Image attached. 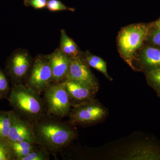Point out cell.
I'll list each match as a JSON object with an SVG mask.
<instances>
[{
	"mask_svg": "<svg viewBox=\"0 0 160 160\" xmlns=\"http://www.w3.org/2000/svg\"><path fill=\"white\" fill-rule=\"evenodd\" d=\"M59 118L46 114L33 125L38 145L49 152L61 151L77 137L73 126Z\"/></svg>",
	"mask_w": 160,
	"mask_h": 160,
	"instance_id": "6da1fadb",
	"label": "cell"
},
{
	"mask_svg": "<svg viewBox=\"0 0 160 160\" xmlns=\"http://www.w3.org/2000/svg\"><path fill=\"white\" fill-rule=\"evenodd\" d=\"M9 102L15 112L32 125L47 114L43 99L25 84L15 85L9 95Z\"/></svg>",
	"mask_w": 160,
	"mask_h": 160,
	"instance_id": "7a4b0ae2",
	"label": "cell"
},
{
	"mask_svg": "<svg viewBox=\"0 0 160 160\" xmlns=\"http://www.w3.org/2000/svg\"><path fill=\"white\" fill-rule=\"evenodd\" d=\"M150 29L149 25L133 24L123 28L119 33L118 41L120 54L132 69H135L133 62L137 51L147 40Z\"/></svg>",
	"mask_w": 160,
	"mask_h": 160,
	"instance_id": "3957f363",
	"label": "cell"
},
{
	"mask_svg": "<svg viewBox=\"0 0 160 160\" xmlns=\"http://www.w3.org/2000/svg\"><path fill=\"white\" fill-rule=\"evenodd\" d=\"M43 94L47 114L59 118L69 116L72 106L63 82L52 83Z\"/></svg>",
	"mask_w": 160,
	"mask_h": 160,
	"instance_id": "277c9868",
	"label": "cell"
},
{
	"mask_svg": "<svg viewBox=\"0 0 160 160\" xmlns=\"http://www.w3.org/2000/svg\"><path fill=\"white\" fill-rule=\"evenodd\" d=\"M72 107L69 115V123L73 126L92 125L107 115L106 108L94 98Z\"/></svg>",
	"mask_w": 160,
	"mask_h": 160,
	"instance_id": "5b68a950",
	"label": "cell"
},
{
	"mask_svg": "<svg viewBox=\"0 0 160 160\" xmlns=\"http://www.w3.org/2000/svg\"><path fill=\"white\" fill-rule=\"evenodd\" d=\"M51 67L46 55H39L33 60L25 85L41 95L52 84Z\"/></svg>",
	"mask_w": 160,
	"mask_h": 160,
	"instance_id": "8992f818",
	"label": "cell"
},
{
	"mask_svg": "<svg viewBox=\"0 0 160 160\" xmlns=\"http://www.w3.org/2000/svg\"><path fill=\"white\" fill-rule=\"evenodd\" d=\"M32 62L29 52L25 49L16 50L11 55L7 61L6 70L13 86L25 84Z\"/></svg>",
	"mask_w": 160,
	"mask_h": 160,
	"instance_id": "52a82bcc",
	"label": "cell"
},
{
	"mask_svg": "<svg viewBox=\"0 0 160 160\" xmlns=\"http://www.w3.org/2000/svg\"><path fill=\"white\" fill-rule=\"evenodd\" d=\"M71 58L67 79L88 86L97 92L99 89L98 83L89 69L85 58L81 55Z\"/></svg>",
	"mask_w": 160,
	"mask_h": 160,
	"instance_id": "ba28073f",
	"label": "cell"
},
{
	"mask_svg": "<svg viewBox=\"0 0 160 160\" xmlns=\"http://www.w3.org/2000/svg\"><path fill=\"white\" fill-rule=\"evenodd\" d=\"M22 141L37 144L33 125L21 118L12 111L11 127L7 142L10 144Z\"/></svg>",
	"mask_w": 160,
	"mask_h": 160,
	"instance_id": "9c48e42d",
	"label": "cell"
},
{
	"mask_svg": "<svg viewBox=\"0 0 160 160\" xmlns=\"http://www.w3.org/2000/svg\"><path fill=\"white\" fill-rule=\"evenodd\" d=\"M46 56L51 68L52 83H62L66 81L70 68L71 58L65 54L60 48Z\"/></svg>",
	"mask_w": 160,
	"mask_h": 160,
	"instance_id": "30bf717a",
	"label": "cell"
},
{
	"mask_svg": "<svg viewBox=\"0 0 160 160\" xmlns=\"http://www.w3.org/2000/svg\"><path fill=\"white\" fill-rule=\"evenodd\" d=\"M68 95L72 106L79 105L94 98L97 92L72 80L66 79L62 82Z\"/></svg>",
	"mask_w": 160,
	"mask_h": 160,
	"instance_id": "8fae6325",
	"label": "cell"
},
{
	"mask_svg": "<svg viewBox=\"0 0 160 160\" xmlns=\"http://www.w3.org/2000/svg\"><path fill=\"white\" fill-rule=\"evenodd\" d=\"M138 60L140 69L144 72L160 68V48L146 46L140 52Z\"/></svg>",
	"mask_w": 160,
	"mask_h": 160,
	"instance_id": "7c38bea8",
	"label": "cell"
},
{
	"mask_svg": "<svg viewBox=\"0 0 160 160\" xmlns=\"http://www.w3.org/2000/svg\"><path fill=\"white\" fill-rule=\"evenodd\" d=\"M60 49L71 58L77 57L81 56L78 47L73 40L68 36L64 29L61 31Z\"/></svg>",
	"mask_w": 160,
	"mask_h": 160,
	"instance_id": "4fadbf2b",
	"label": "cell"
},
{
	"mask_svg": "<svg viewBox=\"0 0 160 160\" xmlns=\"http://www.w3.org/2000/svg\"><path fill=\"white\" fill-rule=\"evenodd\" d=\"M9 145L14 156V160H22L38 145L27 141H22L10 143Z\"/></svg>",
	"mask_w": 160,
	"mask_h": 160,
	"instance_id": "5bb4252c",
	"label": "cell"
},
{
	"mask_svg": "<svg viewBox=\"0 0 160 160\" xmlns=\"http://www.w3.org/2000/svg\"><path fill=\"white\" fill-rule=\"evenodd\" d=\"M84 58L89 66L101 72L109 81H112V79L107 72L106 63L102 58L92 54L88 52L85 54Z\"/></svg>",
	"mask_w": 160,
	"mask_h": 160,
	"instance_id": "9a60e30c",
	"label": "cell"
},
{
	"mask_svg": "<svg viewBox=\"0 0 160 160\" xmlns=\"http://www.w3.org/2000/svg\"><path fill=\"white\" fill-rule=\"evenodd\" d=\"M12 111L0 112V139L7 141L12 122Z\"/></svg>",
	"mask_w": 160,
	"mask_h": 160,
	"instance_id": "2e32d148",
	"label": "cell"
},
{
	"mask_svg": "<svg viewBox=\"0 0 160 160\" xmlns=\"http://www.w3.org/2000/svg\"><path fill=\"white\" fill-rule=\"evenodd\" d=\"M148 85L156 92L160 98V68L145 72Z\"/></svg>",
	"mask_w": 160,
	"mask_h": 160,
	"instance_id": "e0dca14e",
	"label": "cell"
},
{
	"mask_svg": "<svg viewBox=\"0 0 160 160\" xmlns=\"http://www.w3.org/2000/svg\"><path fill=\"white\" fill-rule=\"evenodd\" d=\"M49 152L47 149L38 145L26 156L22 160H49Z\"/></svg>",
	"mask_w": 160,
	"mask_h": 160,
	"instance_id": "ac0fdd59",
	"label": "cell"
},
{
	"mask_svg": "<svg viewBox=\"0 0 160 160\" xmlns=\"http://www.w3.org/2000/svg\"><path fill=\"white\" fill-rule=\"evenodd\" d=\"M46 8L51 12L69 11L74 12V8H70L64 5L60 0H47Z\"/></svg>",
	"mask_w": 160,
	"mask_h": 160,
	"instance_id": "d6986e66",
	"label": "cell"
},
{
	"mask_svg": "<svg viewBox=\"0 0 160 160\" xmlns=\"http://www.w3.org/2000/svg\"><path fill=\"white\" fill-rule=\"evenodd\" d=\"M12 160L14 158L9 143L0 139V160Z\"/></svg>",
	"mask_w": 160,
	"mask_h": 160,
	"instance_id": "ffe728a7",
	"label": "cell"
},
{
	"mask_svg": "<svg viewBox=\"0 0 160 160\" xmlns=\"http://www.w3.org/2000/svg\"><path fill=\"white\" fill-rule=\"evenodd\" d=\"M9 90L8 79L0 67V99L6 97L9 93Z\"/></svg>",
	"mask_w": 160,
	"mask_h": 160,
	"instance_id": "44dd1931",
	"label": "cell"
},
{
	"mask_svg": "<svg viewBox=\"0 0 160 160\" xmlns=\"http://www.w3.org/2000/svg\"><path fill=\"white\" fill-rule=\"evenodd\" d=\"M146 40L153 46L160 47V29L150 27Z\"/></svg>",
	"mask_w": 160,
	"mask_h": 160,
	"instance_id": "7402d4cb",
	"label": "cell"
},
{
	"mask_svg": "<svg viewBox=\"0 0 160 160\" xmlns=\"http://www.w3.org/2000/svg\"><path fill=\"white\" fill-rule=\"evenodd\" d=\"M47 0H24V4L27 7H32L35 9H42L46 8Z\"/></svg>",
	"mask_w": 160,
	"mask_h": 160,
	"instance_id": "603a6c76",
	"label": "cell"
},
{
	"mask_svg": "<svg viewBox=\"0 0 160 160\" xmlns=\"http://www.w3.org/2000/svg\"><path fill=\"white\" fill-rule=\"evenodd\" d=\"M151 28H158L160 29V18L158 19L155 22H153L151 23L149 25Z\"/></svg>",
	"mask_w": 160,
	"mask_h": 160,
	"instance_id": "cb8c5ba5",
	"label": "cell"
}]
</instances>
